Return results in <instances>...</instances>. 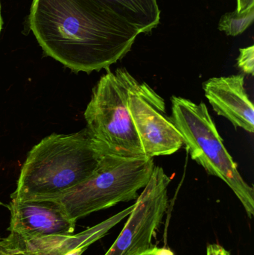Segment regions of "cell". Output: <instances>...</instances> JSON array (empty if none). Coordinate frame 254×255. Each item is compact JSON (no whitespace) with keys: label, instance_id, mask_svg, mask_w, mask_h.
I'll return each instance as SVG.
<instances>
[{"label":"cell","instance_id":"1","mask_svg":"<svg viewBox=\"0 0 254 255\" xmlns=\"http://www.w3.org/2000/svg\"><path fill=\"white\" fill-rule=\"evenodd\" d=\"M28 23L44 53L76 73L110 68L140 34L93 0H33Z\"/></svg>","mask_w":254,"mask_h":255},{"label":"cell","instance_id":"2","mask_svg":"<svg viewBox=\"0 0 254 255\" xmlns=\"http://www.w3.org/2000/svg\"><path fill=\"white\" fill-rule=\"evenodd\" d=\"M106 154L86 128L52 133L28 152L11 200H55L87 180Z\"/></svg>","mask_w":254,"mask_h":255},{"label":"cell","instance_id":"3","mask_svg":"<svg viewBox=\"0 0 254 255\" xmlns=\"http://www.w3.org/2000/svg\"><path fill=\"white\" fill-rule=\"evenodd\" d=\"M171 121L183 137L191 158L210 175L225 181L246 210L254 215V190L239 172L237 163L224 145L214 121L204 103L171 97Z\"/></svg>","mask_w":254,"mask_h":255},{"label":"cell","instance_id":"4","mask_svg":"<svg viewBox=\"0 0 254 255\" xmlns=\"http://www.w3.org/2000/svg\"><path fill=\"white\" fill-rule=\"evenodd\" d=\"M152 157H125L106 154L87 180L55 199L72 221L136 200L155 167Z\"/></svg>","mask_w":254,"mask_h":255},{"label":"cell","instance_id":"5","mask_svg":"<svg viewBox=\"0 0 254 255\" xmlns=\"http://www.w3.org/2000/svg\"><path fill=\"white\" fill-rule=\"evenodd\" d=\"M137 82L125 68L107 69L92 89L84 116L86 128L107 154L146 157L128 109L130 94Z\"/></svg>","mask_w":254,"mask_h":255},{"label":"cell","instance_id":"6","mask_svg":"<svg viewBox=\"0 0 254 255\" xmlns=\"http://www.w3.org/2000/svg\"><path fill=\"white\" fill-rule=\"evenodd\" d=\"M171 178L155 166L121 233L104 255H139L152 248V241L168 208Z\"/></svg>","mask_w":254,"mask_h":255},{"label":"cell","instance_id":"7","mask_svg":"<svg viewBox=\"0 0 254 255\" xmlns=\"http://www.w3.org/2000/svg\"><path fill=\"white\" fill-rule=\"evenodd\" d=\"M128 109L145 156L171 155L183 145V137L166 113V102L146 82H137Z\"/></svg>","mask_w":254,"mask_h":255},{"label":"cell","instance_id":"8","mask_svg":"<svg viewBox=\"0 0 254 255\" xmlns=\"http://www.w3.org/2000/svg\"><path fill=\"white\" fill-rule=\"evenodd\" d=\"M10 236L29 241L52 235H73L76 223L54 200H11Z\"/></svg>","mask_w":254,"mask_h":255},{"label":"cell","instance_id":"9","mask_svg":"<svg viewBox=\"0 0 254 255\" xmlns=\"http://www.w3.org/2000/svg\"><path fill=\"white\" fill-rule=\"evenodd\" d=\"M203 89L218 115L228 119L236 128L254 133V104L245 88L244 75L211 78L204 82Z\"/></svg>","mask_w":254,"mask_h":255},{"label":"cell","instance_id":"10","mask_svg":"<svg viewBox=\"0 0 254 255\" xmlns=\"http://www.w3.org/2000/svg\"><path fill=\"white\" fill-rule=\"evenodd\" d=\"M134 205L101 223L76 235H52L29 241H16L21 255H65L76 250H86L129 216Z\"/></svg>","mask_w":254,"mask_h":255},{"label":"cell","instance_id":"11","mask_svg":"<svg viewBox=\"0 0 254 255\" xmlns=\"http://www.w3.org/2000/svg\"><path fill=\"white\" fill-rule=\"evenodd\" d=\"M105 8L111 10L140 34L149 33L161 20V10L158 0H93Z\"/></svg>","mask_w":254,"mask_h":255},{"label":"cell","instance_id":"12","mask_svg":"<svg viewBox=\"0 0 254 255\" xmlns=\"http://www.w3.org/2000/svg\"><path fill=\"white\" fill-rule=\"evenodd\" d=\"M254 19V7L243 12H229L219 20V29L227 35L235 36L243 34L252 23Z\"/></svg>","mask_w":254,"mask_h":255},{"label":"cell","instance_id":"13","mask_svg":"<svg viewBox=\"0 0 254 255\" xmlns=\"http://www.w3.org/2000/svg\"><path fill=\"white\" fill-rule=\"evenodd\" d=\"M240 55L237 58V66L245 74L254 75V46L240 49Z\"/></svg>","mask_w":254,"mask_h":255},{"label":"cell","instance_id":"14","mask_svg":"<svg viewBox=\"0 0 254 255\" xmlns=\"http://www.w3.org/2000/svg\"><path fill=\"white\" fill-rule=\"evenodd\" d=\"M0 255H21L16 241L10 235L0 238Z\"/></svg>","mask_w":254,"mask_h":255},{"label":"cell","instance_id":"15","mask_svg":"<svg viewBox=\"0 0 254 255\" xmlns=\"http://www.w3.org/2000/svg\"><path fill=\"white\" fill-rule=\"evenodd\" d=\"M207 255H231L224 247L219 244H210L207 247Z\"/></svg>","mask_w":254,"mask_h":255},{"label":"cell","instance_id":"16","mask_svg":"<svg viewBox=\"0 0 254 255\" xmlns=\"http://www.w3.org/2000/svg\"><path fill=\"white\" fill-rule=\"evenodd\" d=\"M139 255H174V254L171 250L166 247L158 248V247H153L150 250Z\"/></svg>","mask_w":254,"mask_h":255},{"label":"cell","instance_id":"17","mask_svg":"<svg viewBox=\"0 0 254 255\" xmlns=\"http://www.w3.org/2000/svg\"><path fill=\"white\" fill-rule=\"evenodd\" d=\"M254 7V0H237V11L243 12Z\"/></svg>","mask_w":254,"mask_h":255},{"label":"cell","instance_id":"18","mask_svg":"<svg viewBox=\"0 0 254 255\" xmlns=\"http://www.w3.org/2000/svg\"><path fill=\"white\" fill-rule=\"evenodd\" d=\"M85 250H81V249H79V250H74V251L70 252V253H67V254L65 255H82L85 253Z\"/></svg>","mask_w":254,"mask_h":255},{"label":"cell","instance_id":"19","mask_svg":"<svg viewBox=\"0 0 254 255\" xmlns=\"http://www.w3.org/2000/svg\"><path fill=\"white\" fill-rule=\"evenodd\" d=\"M1 27H2V19L1 15V6H0V32H1Z\"/></svg>","mask_w":254,"mask_h":255}]
</instances>
